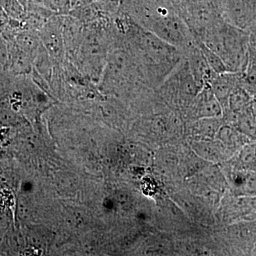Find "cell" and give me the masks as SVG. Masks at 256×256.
<instances>
[{
    "label": "cell",
    "instance_id": "cell-1",
    "mask_svg": "<svg viewBox=\"0 0 256 256\" xmlns=\"http://www.w3.org/2000/svg\"><path fill=\"white\" fill-rule=\"evenodd\" d=\"M120 46L137 57L150 85L156 89L182 58V52L144 30L130 18L119 36Z\"/></svg>",
    "mask_w": 256,
    "mask_h": 256
},
{
    "label": "cell",
    "instance_id": "cell-2",
    "mask_svg": "<svg viewBox=\"0 0 256 256\" xmlns=\"http://www.w3.org/2000/svg\"><path fill=\"white\" fill-rule=\"evenodd\" d=\"M197 38L220 56L227 72L242 73L245 70L250 42L244 30L224 20Z\"/></svg>",
    "mask_w": 256,
    "mask_h": 256
},
{
    "label": "cell",
    "instance_id": "cell-3",
    "mask_svg": "<svg viewBox=\"0 0 256 256\" xmlns=\"http://www.w3.org/2000/svg\"><path fill=\"white\" fill-rule=\"evenodd\" d=\"M178 14L196 38L225 20L220 0H172Z\"/></svg>",
    "mask_w": 256,
    "mask_h": 256
},
{
    "label": "cell",
    "instance_id": "cell-4",
    "mask_svg": "<svg viewBox=\"0 0 256 256\" xmlns=\"http://www.w3.org/2000/svg\"><path fill=\"white\" fill-rule=\"evenodd\" d=\"M38 36L44 48L55 62L62 64L66 60L58 14L48 18L38 32Z\"/></svg>",
    "mask_w": 256,
    "mask_h": 256
},
{
    "label": "cell",
    "instance_id": "cell-5",
    "mask_svg": "<svg viewBox=\"0 0 256 256\" xmlns=\"http://www.w3.org/2000/svg\"><path fill=\"white\" fill-rule=\"evenodd\" d=\"M63 36L66 57L73 62L82 45L85 26L78 18L70 14H58Z\"/></svg>",
    "mask_w": 256,
    "mask_h": 256
},
{
    "label": "cell",
    "instance_id": "cell-6",
    "mask_svg": "<svg viewBox=\"0 0 256 256\" xmlns=\"http://www.w3.org/2000/svg\"><path fill=\"white\" fill-rule=\"evenodd\" d=\"M188 107L191 109L190 112L192 118L195 120L223 118V108L210 85H205L203 87Z\"/></svg>",
    "mask_w": 256,
    "mask_h": 256
},
{
    "label": "cell",
    "instance_id": "cell-7",
    "mask_svg": "<svg viewBox=\"0 0 256 256\" xmlns=\"http://www.w3.org/2000/svg\"><path fill=\"white\" fill-rule=\"evenodd\" d=\"M242 74V72H230L216 74L208 84L216 98L220 101L224 111L228 108L230 94L236 87L240 86Z\"/></svg>",
    "mask_w": 256,
    "mask_h": 256
},
{
    "label": "cell",
    "instance_id": "cell-8",
    "mask_svg": "<svg viewBox=\"0 0 256 256\" xmlns=\"http://www.w3.org/2000/svg\"><path fill=\"white\" fill-rule=\"evenodd\" d=\"M228 181L237 196L256 197V172L232 166Z\"/></svg>",
    "mask_w": 256,
    "mask_h": 256
},
{
    "label": "cell",
    "instance_id": "cell-9",
    "mask_svg": "<svg viewBox=\"0 0 256 256\" xmlns=\"http://www.w3.org/2000/svg\"><path fill=\"white\" fill-rule=\"evenodd\" d=\"M193 149L198 156L208 161H224L233 156L218 140H198L193 142Z\"/></svg>",
    "mask_w": 256,
    "mask_h": 256
},
{
    "label": "cell",
    "instance_id": "cell-10",
    "mask_svg": "<svg viewBox=\"0 0 256 256\" xmlns=\"http://www.w3.org/2000/svg\"><path fill=\"white\" fill-rule=\"evenodd\" d=\"M10 58L8 72L14 76L31 75L33 69V58L20 48L13 42H8Z\"/></svg>",
    "mask_w": 256,
    "mask_h": 256
},
{
    "label": "cell",
    "instance_id": "cell-11",
    "mask_svg": "<svg viewBox=\"0 0 256 256\" xmlns=\"http://www.w3.org/2000/svg\"><path fill=\"white\" fill-rule=\"evenodd\" d=\"M215 138L233 154L236 153L245 144L250 142L248 140L250 138L239 132L236 128L226 124L220 128Z\"/></svg>",
    "mask_w": 256,
    "mask_h": 256
},
{
    "label": "cell",
    "instance_id": "cell-12",
    "mask_svg": "<svg viewBox=\"0 0 256 256\" xmlns=\"http://www.w3.org/2000/svg\"><path fill=\"white\" fill-rule=\"evenodd\" d=\"M223 118H207L195 120L192 131L198 140L214 139L220 128L223 126Z\"/></svg>",
    "mask_w": 256,
    "mask_h": 256
},
{
    "label": "cell",
    "instance_id": "cell-13",
    "mask_svg": "<svg viewBox=\"0 0 256 256\" xmlns=\"http://www.w3.org/2000/svg\"><path fill=\"white\" fill-rule=\"evenodd\" d=\"M252 100L254 96L244 88L238 86L234 89L229 96L228 108L226 110L232 111L234 114H242L250 107Z\"/></svg>",
    "mask_w": 256,
    "mask_h": 256
},
{
    "label": "cell",
    "instance_id": "cell-14",
    "mask_svg": "<svg viewBox=\"0 0 256 256\" xmlns=\"http://www.w3.org/2000/svg\"><path fill=\"white\" fill-rule=\"evenodd\" d=\"M233 166L256 172V143H248L237 152Z\"/></svg>",
    "mask_w": 256,
    "mask_h": 256
},
{
    "label": "cell",
    "instance_id": "cell-15",
    "mask_svg": "<svg viewBox=\"0 0 256 256\" xmlns=\"http://www.w3.org/2000/svg\"><path fill=\"white\" fill-rule=\"evenodd\" d=\"M195 38V37H194ZM196 38L197 45L200 47L202 54L204 55L206 63L210 66V69L216 74H222L227 72L226 67L223 60L220 58V56L217 55L215 52L207 47L203 42Z\"/></svg>",
    "mask_w": 256,
    "mask_h": 256
},
{
    "label": "cell",
    "instance_id": "cell-16",
    "mask_svg": "<svg viewBox=\"0 0 256 256\" xmlns=\"http://www.w3.org/2000/svg\"><path fill=\"white\" fill-rule=\"evenodd\" d=\"M0 6L10 20L22 22L26 15V10L18 0H0Z\"/></svg>",
    "mask_w": 256,
    "mask_h": 256
},
{
    "label": "cell",
    "instance_id": "cell-17",
    "mask_svg": "<svg viewBox=\"0 0 256 256\" xmlns=\"http://www.w3.org/2000/svg\"><path fill=\"white\" fill-rule=\"evenodd\" d=\"M44 5L55 14H68L72 9L70 0H45Z\"/></svg>",
    "mask_w": 256,
    "mask_h": 256
},
{
    "label": "cell",
    "instance_id": "cell-18",
    "mask_svg": "<svg viewBox=\"0 0 256 256\" xmlns=\"http://www.w3.org/2000/svg\"><path fill=\"white\" fill-rule=\"evenodd\" d=\"M10 50L8 42L0 34V72H8Z\"/></svg>",
    "mask_w": 256,
    "mask_h": 256
},
{
    "label": "cell",
    "instance_id": "cell-19",
    "mask_svg": "<svg viewBox=\"0 0 256 256\" xmlns=\"http://www.w3.org/2000/svg\"><path fill=\"white\" fill-rule=\"evenodd\" d=\"M94 0H70L72 8H76V6H82V5L88 4L92 2Z\"/></svg>",
    "mask_w": 256,
    "mask_h": 256
},
{
    "label": "cell",
    "instance_id": "cell-20",
    "mask_svg": "<svg viewBox=\"0 0 256 256\" xmlns=\"http://www.w3.org/2000/svg\"><path fill=\"white\" fill-rule=\"evenodd\" d=\"M250 110L256 124V97H254V100H252V105H250Z\"/></svg>",
    "mask_w": 256,
    "mask_h": 256
},
{
    "label": "cell",
    "instance_id": "cell-21",
    "mask_svg": "<svg viewBox=\"0 0 256 256\" xmlns=\"http://www.w3.org/2000/svg\"><path fill=\"white\" fill-rule=\"evenodd\" d=\"M45 0H28V4H33L40 5V6H44Z\"/></svg>",
    "mask_w": 256,
    "mask_h": 256
},
{
    "label": "cell",
    "instance_id": "cell-22",
    "mask_svg": "<svg viewBox=\"0 0 256 256\" xmlns=\"http://www.w3.org/2000/svg\"><path fill=\"white\" fill-rule=\"evenodd\" d=\"M20 2V4L22 5L23 8H24L25 10H26L28 5V0H18Z\"/></svg>",
    "mask_w": 256,
    "mask_h": 256
},
{
    "label": "cell",
    "instance_id": "cell-23",
    "mask_svg": "<svg viewBox=\"0 0 256 256\" xmlns=\"http://www.w3.org/2000/svg\"><path fill=\"white\" fill-rule=\"evenodd\" d=\"M255 97H256V96H255Z\"/></svg>",
    "mask_w": 256,
    "mask_h": 256
}]
</instances>
